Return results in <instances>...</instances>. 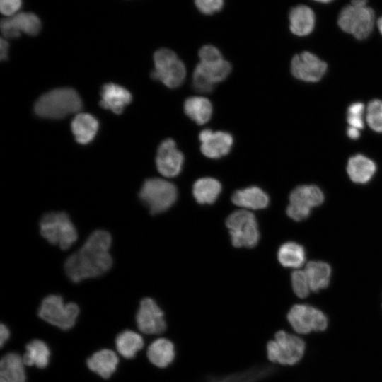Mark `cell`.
Wrapping results in <instances>:
<instances>
[{
  "label": "cell",
  "mask_w": 382,
  "mask_h": 382,
  "mask_svg": "<svg viewBox=\"0 0 382 382\" xmlns=\"http://www.w3.org/2000/svg\"><path fill=\"white\" fill-rule=\"evenodd\" d=\"M111 235L106 231H94L82 246L64 262L66 276L73 282L94 278L106 273L112 265L110 253Z\"/></svg>",
  "instance_id": "obj_1"
},
{
  "label": "cell",
  "mask_w": 382,
  "mask_h": 382,
  "mask_svg": "<svg viewBox=\"0 0 382 382\" xmlns=\"http://www.w3.org/2000/svg\"><path fill=\"white\" fill-rule=\"evenodd\" d=\"M82 101L78 93L71 88H60L42 95L35 102V113L43 118L60 119L78 112Z\"/></svg>",
  "instance_id": "obj_2"
},
{
  "label": "cell",
  "mask_w": 382,
  "mask_h": 382,
  "mask_svg": "<svg viewBox=\"0 0 382 382\" xmlns=\"http://www.w3.org/2000/svg\"><path fill=\"white\" fill-rule=\"evenodd\" d=\"M42 236L62 250L69 249L77 240L76 228L64 212H49L40 221Z\"/></svg>",
  "instance_id": "obj_3"
},
{
  "label": "cell",
  "mask_w": 382,
  "mask_h": 382,
  "mask_svg": "<svg viewBox=\"0 0 382 382\" xmlns=\"http://www.w3.org/2000/svg\"><path fill=\"white\" fill-rule=\"evenodd\" d=\"M306 349L304 341L284 330L277 331L274 339L266 344L267 359L281 365H294L303 357Z\"/></svg>",
  "instance_id": "obj_4"
},
{
  "label": "cell",
  "mask_w": 382,
  "mask_h": 382,
  "mask_svg": "<svg viewBox=\"0 0 382 382\" xmlns=\"http://www.w3.org/2000/svg\"><path fill=\"white\" fill-rule=\"evenodd\" d=\"M177 196V188L173 183L158 178L146 180L139 193L140 200L151 214L168 209L175 202Z\"/></svg>",
  "instance_id": "obj_5"
},
{
  "label": "cell",
  "mask_w": 382,
  "mask_h": 382,
  "mask_svg": "<svg viewBox=\"0 0 382 382\" xmlns=\"http://www.w3.org/2000/svg\"><path fill=\"white\" fill-rule=\"evenodd\" d=\"M154 69L151 76L170 88L179 87L185 80L186 68L175 52L161 48L154 54Z\"/></svg>",
  "instance_id": "obj_6"
},
{
  "label": "cell",
  "mask_w": 382,
  "mask_h": 382,
  "mask_svg": "<svg viewBox=\"0 0 382 382\" xmlns=\"http://www.w3.org/2000/svg\"><path fill=\"white\" fill-rule=\"evenodd\" d=\"M79 313V308L76 303H65L63 298L57 294L44 298L38 310L41 319L64 330L75 325Z\"/></svg>",
  "instance_id": "obj_7"
},
{
  "label": "cell",
  "mask_w": 382,
  "mask_h": 382,
  "mask_svg": "<svg viewBox=\"0 0 382 382\" xmlns=\"http://www.w3.org/2000/svg\"><path fill=\"white\" fill-rule=\"evenodd\" d=\"M337 24L342 30L352 35L356 39H366L375 25L374 11L367 6L347 5L340 11Z\"/></svg>",
  "instance_id": "obj_8"
},
{
  "label": "cell",
  "mask_w": 382,
  "mask_h": 382,
  "mask_svg": "<svg viewBox=\"0 0 382 382\" xmlns=\"http://www.w3.org/2000/svg\"><path fill=\"white\" fill-rule=\"evenodd\" d=\"M226 225L229 230L233 246L255 247L260 239L258 225L255 215L247 210H238L226 219Z\"/></svg>",
  "instance_id": "obj_9"
},
{
  "label": "cell",
  "mask_w": 382,
  "mask_h": 382,
  "mask_svg": "<svg viewBox=\"0 0 382 382\" xmlns=\"http://www.w3.org/2000/svg\"><path fill=\"white\" fill-rule=\"evenodd\" d=\"M287 319L297 333L308 334L323 331L328 326V318L320 310L308 305H294L287 314Z\"/></svg>",
  "instance_id": "obj_10"
},
{
  "label": "cell",
  "mask_w": 382,
  "mask_h": 382,
  "mask_svg": "<svg viewBox=\"0 0 382 382\" xmlns=\"http://www.w3.org/2000/svg\"><path fill=\"white\" fill-rule=\"evenodd\" d=\"M136 322L139 330L146 335L162 334L167 328L163 311L154 299L148 297L139 303Z\"/></svg>",
  "instance_id": "obj_11"
},
{
  "label": "cell",
  "mask_w": 382,
  "mask_h": 382,
  "mask_svg": "<svg viewBox=\"0 0 382 382\" xmlns=\"http://www.w3.org/2000/svg\"><path fill=\"white\" fill-rule=\"evenodd\" d=\"M327 64L310 52H303L294 56L291 62L292 75L303 81L317 82L325 75Z\"/></svg>",
  "instance_id": "obj_12"
},
{
  "label": "cell",
  "mask_w": 382,
  "mask_h": 382,
  "mask_svg": "<svg viewBox=\"0 0 382 382\" xmlns=\"http://www.w3.org/2000/svg\"><path fill=\"white\" fill-rule=\"evenodd\" d=\"M184 156L177 148L176 143L172 139L163 140L158 146L156 165L158 172L167 178L178 175L182 169Z\"/></svg>",
  "instance_id": "obj_13"
},
{
  "label": "cell",
  "mask_w": 382,
  "mask_h": 382,
  "mask_svg": "<svg viewBox=\"0 0 382 382\" xmlns=\"http://www.w3.org/2000/svg\"><path fill=\"white\" fill-rule=\"evenodd\" d=\"M202 153L209 158H219L227 155L233 143L232 135L226 132L205 129L199 134Z\"/></svg>",
  "instance_id": "obj_14"
},
{
  "label": "cell",
  "mask_w": 382,
  "mask_h": 382,
  "mask_svg": "<svg viewBox=\"0 0 382 382\" xmlns=\"http://www.w3.org/2000/svg\"><path fill=\"white\" fill-rule=\"evenodd\" d=\"M100 105L115 114H121L132 100L131 93L125 88L113 83H105L100 91Z\"/></svg>",
  "instance_id": "obj_15"
},
{
  "label": "cell",
  "mask_w": 382,
  "mask_h": 382,
  "mask_svg": "<svg viewBox=\"0 0 382 382\" xmlns=\"http://www.w3.org/2000/svg\"><path fill=\"white\" fill-rule=\"evenodd\" d=\"M289 29L299 37L308 35L312 33L316 24V16L313 11L306 5L293 7L289 13Z\"/></svg>",
  "instance_id": "obj_16"
},
{
  "label": "cell",
  "mask_w": 382,
  "mask_h": 382,
  "mask_svg": "<svg viewBox=\"0 0 382 382\" xmlns=\"http://www.w3.org/2000/svg\"><path fill=\"white\" fill-rule=\"evenodd\" d=\"M176 355L175 347L172 341L160 337L148 347L146 356L149 361L158 368L163 369L170 365Z\"/></svg>",
  "instance_id": "obj_17"
},
{
  "label": "cell",
  "mask_w": 382,
  "mask_h": 382,
  "mask_svg": "<svg viewBox=\"0 0 382 382\" xmlns=\"http://www.w3.org/2000/svg\"><path fill=\"white\" fill-rule=\"evenodd\" d=\"M231 201L241 207L262 209L268 206L270 199L261 188L251 186L235 191L231 196Z\"/></svg>",
  "instance_id": "obj_18"
},
{
  "label": "cell",
  "mask_w": 382,
  "mask_h": 382,
  "mask_svg": "<svg viewBox=\"0 0 382 382\" xmlns=\"http://www.w3.org/2000/svg\"><path fill=\"white\" fill-rule=\"evenodd\" d=\"M119 360L111 349H100L89 357L86 364L89 369L100 377L107 379L115 371Z\"/></svg>",
  "instance_id": "obj_19"
},
{
  "label": "cell",
  "mask_w": 382,
  "mask_h": 382,
  "mask_svg": "<svg viewBox=\"0 0 382 382\" xmlns=\"http://www.w3.org/2000/svg\"><path fill=\"white\" fill-rule=\"evenodd\" d=\"M376 170V163L362 154H356L348 160L347 172L350 179L356 183H368Z\"/></svg>",
  "instance_id": "obj_20"
},
{
  "label": "cell",
  "mask_w": 382,
  "mask_h": 382,
  "mask_svg": "<svg viewBox=\"0 0 382 382\" xmlns=\"http://www.w3.org/2000/svg\"><path fill=\"white\" fill-rule=\"evenodd\" d=\"M99 124L97 119L88 113H79L71 125L76 141L81 144L90 143L96 137Z\"/></svg>",
  "instance_id": "obj_21"
},
{
  "label": "cell",
  "mask_w": 382,
  "mask_h": 382,
  "mask_svg": "<svg viewBox=\"0 0 382 382\" xmlns=\"http://www.w3.org/2000/svg\"><path fill=\"white\" fill-rule=\"evenodd\" d=\"M23 357L15 352L5 354L0 361V382H25Z\"/></svg>",
  "instance_id": "obj_22"
},
{
  "label": "cell",
  "mask_w": 382,
  "mask_h": 382,
  "mask_svg": "<svg viewBox=\"0 0 382 382\" xmlns=\"http://www.w3.org/2000/svg\"><path fill=\"white\" fill-rule=\"evenodd\" d=\"M290 204L311 208L324 201L321 190L314 185H303L294 189L289 195Z\"/></svg>",
  "instance_id": "obj_23"
},
{
  "label": "cell",
  "mask_w": 382,
  "mask_h": 382,
  "mask_svg": "<svg viewBox=\"0 0 382 382\" xmlns=\"http://www.w3.org/2000/svg\"><path fill=\"white\" fill-rule=\"evenodd\" d=\"M184 111L186 115L198 125L207 122L212 115V105L206 98L192 96L184 103Z\"/></svg>",
  "instance_id": "obj_24"
},
{
  "label": "cell",
  "mask_w": 382,
  "mask_h": 382,
  "mask_svg": "<svg viewBox=\"0 0 382 382\" xmlns=\"http://www.w3.org/2000/svg\"><path fill=\"white\" fill-rule=\"evenodd\" d=\"M221 185L213 178H202L193 185L192 193L196 201L201 204H210L218 198Z\"/></svg>",
  "instance_id": "obj_25"
},
{
  "label": "cell",
  "mask_w": 382,
  "mask_h": 382,
  "mask_svg": "<svg viewBox=\"0 0 382 382\" xmlns=\"http://www.w3.org/2000/svg\"><path fill=\"white\" fill-rule=\"evenodd\" d=\"M310 289L314 292L327 287L331 275V268L323 262H309L304 270Z\"/></svg>",
  "instance_id": "obj_26"
},
{
  "label": "cell",
  "mask_w": 382,
  "mask_h": 382,
  "mask_svg": "<svg viewBox=\"0 0 382 382\" xmlns=\"http://www.w3.org/2000/svg\"><path fill=\"white\" fill-rule=\"evenodd\" d=\"M50 356V351L45 342L33 340L26 345L23 359L25 365L44 369L48 365Z\"/></svg>",
  "instance_id": "obj_27"
},
{
  "label": "cell",
  "mask_w": 382,
  "mask_h": 382,
  "mask_svg": "<svg viewBox=\"0 0 382 382\" xmlns=\"http://www.w3.org/2000/svg\"><path fill=\"white\" fill-rule=\"evenodd\" d=\"M144 345L142 337L132 330H127L119 333L115 339L118 352L126 359H132Z\"/></svg>",
  "instance_id": "obj_28"
},
{
  "label": "cell",
  "mask_w": 382,
  "mask_h": 382,
  "mask_svg": "<svg viewBox=\"0 0 382 382\" xmlns=\"http://www.w3.org/2000/svg\"><path fill=\"white\" fill-rule=\"evenodd\" d=\"M306 253L303 247L294 242H287L278 250V260L285 267L298 268L305 262Z\"/></svg>",
  "instance_id": "obj_29"
},
{
  "label": "cell",
  "mask_w": 382,
  "mask_h": 382,
  "mask_svg": "<svg viewBox=\"0 0 382 382\" xmlns=\"http://www.w3.org/2000/svg\"><path fill=\"white\" fill-rule=\"evenodd\" d=\"M195 70L214 86L226 79L231 71V65L224 59L212 63L199 62Z\"/></svg>",
  "instance_id": "obj_30"
},
{
  "label": "cell",
  "mask_w": 382,
  "mask_h": 382,
  "mask_svg": "<svg viewBox=\"0 0 382 382\" xmlns=\"http://www.w3.org/2000/svg\"><path fill=\"white\" fill-rule=\"evenodd\" d=\"M8 18H10L15 28L21 34L35 36L42 29L41 19L33 12L21 11L15 16Z\"/></svg>",
  "instance_id": "obj_31"
},
{
  "label": "cell",
  "mask_w": 382,
  "mask_h": 382,
  "mask_svg": "<svg viewBox=\"0 0 382 382\" xmlns=\"http://www.w3.org/2000/svg\"><path fill=\"white\" fill-rule=\"evenodd\" d=\"M264 375V370L261 367H253L246 370V371L236 373L224 378H214V381L209 379V382H255L261 380Z\"/></svg>",
  "instance_id": "obj_32"
},
{
  "label": "cell",
  "mask_w": 382,
  "mask_h": 382,
  "mask_svg": "<svg viewBox=\"0 0 382 382\" xmlns=\"http://www.w3.org/2000/svg\"><path fill=\"white\" fill-rule=\"evenodd\" d=\"M366 119L369 126L375 132H382V100H372L366 108Z\"/></svg>",
  "instance_id": "obj_33"
},
{
  "label": "cell",
  "mask_w": 382,
  "mask_h": 382,
  "mask_svg": "<svg viewBox=\"0 0 382 382\" xmlns=\"http://www.w3.org/2000/svg\"><path fill=\"white\" fill-rule=\"evenodd\" d=\"M291 279L292 288L296 295L299 298L306 297L311 289L305 272L295 270L291 273Z\"/></svg>",
  "instance_id": "obj_34"
},
{
  "label": "cell",
  "mask_w": 382,
  "mask_h": 382,
  "mask_svg": "<svg viewBox=\"0 0 382 382\" xmlns=\"http://www.w3.org/2000/svg\"><path fill=\"white\" fill-rule=\"evenodd\" d=\"M364 113V105L360 102L352 103L347 111V121L350 127L359 129L364 128L363 115Z\"/></svg>",
  "instance_id": "obj_35"
},
{
  "label": "cell",
  "mask_w": 382,
  "mask_h": 382,
  "mask_svg": "<svg viewBox=\"0 0 382 382\" xmlns=\"http://www.w3.org/2000/svg\"><path fill=\"white\" fill-rule=\"evenodd\" d=\"M197 10L204 15L219 12L224 7V0H194Z\"/></svg>",
  "instance_id": "obj_36"
},
{
  "label": "cell",
  "mask_w": 382,
  "mask_h": 382,
  "mask_svg": "<svg viewBox=\"0 0 382 382\" xmlns=\"http://www.w3.org/2000/svg\"><path fill=\"white\" fill-rule=\"evenodd\" d=\"M200 62L212 63L224 59L220 50L214 45H204L198 53Z\"/></svg>",
  "instance_id": "obj_37"
},
{
  "label": "cell",
  "mask_w": 382,
  "mask_h": 382,
  "mask_svg": "<svg viewBox=\"0 0 382 382\" xmlns=\"http://www.w3.org/2000/svg\"><path fill=\"white\" fill-rule=\"evenodd\" d=\"M23 0H0V12L5 17H11L21 12Z\"/></svg>",
  "instance_id": "obj_38"
},
{
  "label": "cell",
  "mask_w": 382,
  "mask_h": 382,
  "mask_svg": "<svg viewBox=\"0 0 382 382\" xmlns=\"http://www.w3.org/2000/svg\"><path fill=\"white\" fill-rule=\"evenodd\" d=\"M311 208L300 207L293 204H289L286 208L287 215L292 219L299 221H302L309 216Z\"/></svg>",
  "instance_id": "obj_39"
},
{
  "label": "cell",
  "mask_w": 382,
  "mask_h": 382,
  "mask_svg": "<svg viewBox=\"0 0 382 382\" xmlns=\"http://www.w3.org/2000/svg\"><path fill=\"white\" fill-rule=\"evenodd\" d=\"M0 29L2 37L7 40L16 39L21 35L15 28L9 18H4L1 20L0 23Z\"/></svg>",
  "instance_id": "obj_40"
},
{
  "label": "cell",
  "mask_w": 382,
  "mask_h": 382,
  "mask_svg": "<svg viewBox=\"0 0 382 382\" xmlns=\"http://www.w3.org/2000/svg\"><path fill=\"white\" fill-rule=\"evenodd\" d=\"M9 44L7 39L1 37L0 40V59L1 61L6 60L8 57Z\"/></svg>",
  "instance_id": "obj_41"
},
{
  "label": "cell",
  "mask_w": 382,
  "mask_h": 382,
  "mask_svg": "<svg viewBox=\"0 0 382 382\" xmlns=\"http://www.w3.org/2000/svg\"><path fill=\"white\" fill-rule=\"evenodd\" d=\"M9 336H10V332H9V330L8 329V328L4 324H1V326H0V344H1V347H3L4 344L9 338Z\"/></svg>",
  "instance_id": "obj_42"
},
{
  "label": "cell",
  "mask_w": 382,
  "mask_h": 382,
  "mask_svg": "<svg viewBox=\"0 0 382 382\" xmlns=\"http://www.w3.org/2000/svg\"><path fill=\"white\" fill-rule=\"evenodd\" d=\"M347 134L352 139H357L360 136L359 129L349 126L347 129Z\"/></svg>",
  "instance_id": "obj_43"
},
{
  "label": "cell",
  "mask_w": 382,
  "mask_h": 382,
  "mask_svg": "<svg viewBox=\"0 0 382 382\" xmlns=\"http://www.w3.org/2000/svg\"><path fill=\"white\" fill-rule=\"evenodd\" d=\"M368 0H351V4L355 6H367Z\"/></svg>",
  "instance_id": "obj_44"
},
{
  "label": "cell",
  "mask_w": 382,
  "mask_h": 382,
  "mask_svg": "<svg viewBox=\"0 0 382 382\" xmlns=\"http://www.w3.org/2000/svg\"><path fill=\"white\" fill-rule=\"evenodd\" d=\"M376 25H377V27H378V29L380 33H381V35H382V16H381V17L377 20Z\"/></svg>",
  "instance_id": "obj_45"
},
{
  "label": "cell",
  "mask_w": 382,
  "mask_h": 382,
  "mask_svg": "<svg viewBox=\"0 0 382 382\" xmlns=\"http://www.w3.org/2000/svg\"><path fill=\"white\" fill-rule=\"evenodd\" d=\"M313 1L319 2V3L328 4L332 1L333 0H313Z\"/></svg>",
  "instance_id": "obj_46"
}]
</instances>
